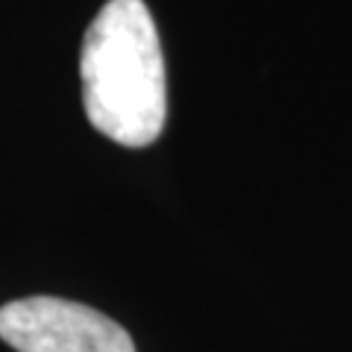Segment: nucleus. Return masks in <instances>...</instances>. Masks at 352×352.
Here are the masks:
<instances>
[{
	"label": "nucleus",
	"mask_w": 352,
	"mask_h": 352,
	"mask_svg": "<svg viewBox=\"0 0 352 352\" xmlns=\"http://www.w3.org/2000/svg\"><path fill=\"white\" fill-rule=\"evenodd\" d=\"M82 106L97 132L124 147H150L168 118L159 30L144 0H109L85 30Z\"/></svg>",
	"instance_id": "1"
},
{
	"label": "nucleus",
	"mask_w": 352,
	"mask_h": 352,
	"mask_svg": "<svg viewBox=\"0 0 352 352\" xmlns=\"http://www.w3.org/2000/svg\"><path fill=\"white\" fill-rule=\"evenodd\" d=\"M0 338L18 352H135L112 317L59 296H27L0 308Z\"/></svg>",
	"instance_id": "2"
}]
</instances>
